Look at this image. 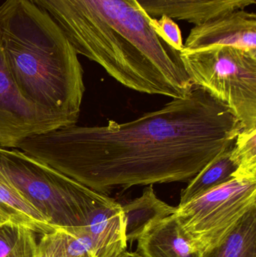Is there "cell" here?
I'll list each match as a JSON object with an SVG mask.
<instances>
[{"instance_id":"7a4b0ae2","label":"cell","mask_w":256,"mask_h":257,"mask_svg":"<svg viewBox=\"0 0 256 257\" xmlns=\"http://www.w3.org/2000/svg\"><path fill=\"white\" fill-rule=\"evenodd\" d=\"M78 54L139 93L184 97L194 84L180 51L152 28L135 0H45Z\"/></svg>"},{"instance_id":"7c38bea8","label":"cell","mask_w":256,"mask_h":257,"mask_svg":"<svg viewBox=\"0 0 256 257\" xmlns=\"http://www.w3.org/2000/svg\"><path fill=\"white\" fill-rule=\"evenodd\" d=\"M36 257H99L91 237L81 227L57 228L43 234Z\"/></svg>"},{"instance_id":"2e32d148","label":"cell","mask_w":256,"mask_h":257,"mask_svg":"<svg viewBox=\"0 0 256 257\" xmlns=\"http://www.w3.org/2000/svg\"><path fill=\"white\" fill-rule=\"evenodd\" d=\"M36 233L19 223L0 226V257H36Z\"/></svg>"},{"instance_id":"9a60e30c","label":"cell","mask_w":256,"mask_h":257,"mask_svg":"<svg viewBox=\"0 0 256 257\" xmlns=\"http://www.w3.org/2000/svg\"><path fill=\"white\" fill-rule=\"evenodd\" d=\"M200 257H256V208L246 213L221 242Z\"/></svg>"},{"instance_id":"9c48e42d","label":"cell","mask_w":256,"mask_h":257,"mask_svg":"<svg viewBox=\"0 0 256 257\" xmlns=\"http://www.w3.org/2000/svg\"><path fill=\"white\" fill-rule=\"evenodd\" d=\"M150 18L169 17L198 25L255 5L256 0H135Z\"/></svg>"},{"instance_id":"ba28073f","label":"cell","mask_w":256,"mask_h":257,"mask_svg":"<svg viewBox=\"0 0 256 257\" xmlns=\"http://www.w3.org/2000/svg\"><path fill=\"white\" fill-rule=\"evenodd\" d=\"M225 45L256 53V15L239 9L192 27L186 49Z\"/></svg>"},{"instance_id":"277c9868","label":"cell","mask_w":256,"mask_h":257,"mask_svg":"<svg viewBox=\"0 0 256 257\" xmlns=\"http://www.w3.org/2000/svg\"><path fill=\"white\" fill-rule=\"evenodd\" d=\"M0 163L12 185L55 229L84 227L108 196L17 148L0 147Z\"/></svg>"},{"instance_id":"5b68a950","label":"cell","mask_w":256,"mask_h":257,"mask_svg":"<svg viewBox=\"0 0 256 257\" xmlns=\"http://www.w3.org/2000/svg\"><path fill=\"white\" fill-rule=\"evenodd\" d=\"M194 85L226 105L241 131L256 128V53L210 45L180 51Z\"/></svg>"},{"instance_id":"3957f363","label":"cell","mask_w":256,"mask_h":257,"mask_svg":"<svg viewBox=\"0 0 256 257\" xmlns=\"http://www.w3.org/2000/svg\"><path fill=\"white\" fill-rule=\"evenodd\" d=\"M0 44L21 94L54 113L79 118L85 86L78 53L48 14L29 0L0 6Z\"/></svg>"},{"instance_id":"8992f818","label":"cell","mask_w":256,"mask_h":257,"mask_svg":"<svg viewBox=\"0 0 256 257\" xmlns=\"http://www.w3.org/2000/svg\"><path fill=\"white\" fill-rule=\"evenodd\" d=\"M256 208V180L233 178L176 207L174 217L194 248L202 253L222 241Z\"/></svg>"},{"instance_id":"ac0fdd59","label":"cell","mask_w":256,"mask_h":257,"mask_svg":"<svg viewBox=\"0 0 256 257\" xmlns=\"http://www.w3.org/2000/svg\"><path fill=\"white\" fill-rule=\"evenodd\" d=\"M150 24L155 33L168 45L178 51L183 49L181 30L174 20L163 15L159 18H150Z\"/></svg>"},{"instance_id":"ffe728a7","label":"cell","mask_w":256,"mask_h":257,"mask_svg":"<svg viewBox=\"0 0 256 257\" xmlns=\"http://www.w3.org/2000/svg\"><path fill=\"white\" fill-rule=\"evenodd\" d=\"M117 257H141L139 255L137 254L135 252H126L124 251Z\"/></svg>"},{"instance_id":"8fae6325","label":"cell","mask_w":256,"mask_h":257,"mask_svg":"<svg viewBox=\"0 0 256 257\" xmlns=\"http://www.w3.org/2000/svg\"><path fill=\"white\" fill-rule=\"evenodd\" d=\"M153 187V185L147 186L140 197L122 205L127 242L137 241L153 223L175 212L176 207L160 200Z\"/></svg>"},{"instance_id":"52a82bcc","label":"cell","mask_w":256,"mask_h":257,"mask_svg":"<svg viewBox=\"0 0 256 257\" xmlns=\"http://www.w3.org/2000/svg\"><path fill=\"white\" fill-rule=\"evenodd\" d=\"M78 120L29 102L11 75L0 44V147L17 148L27 138L76 124Z\"/></svg>"},{"instance_id":"6da1fadb","label":"cell","mask_w":256,"mask_h":257,"mask_svg":"<svg viewBox=\"0 0 256 257\" xmlns=\"http://www.w3.org/2000/svg\"><path fill=\"white\" fill-rule=\"evenodd\" d=\"M241 132L226 105L202 87L126 123L62 126L17 147L102 194L135 186L188 183Z\"/></svg>"},{"instance_id":"5bb4252c","label":"cell","mask_w":256,"mask_h":257,"mask_svg":"<svg viewBox=\"0 0 256 257\" xmlns=\"http://www.w3.org/2000/svg\"><path fill=\"white\" fill-rule=\"evenodd\" d=\"M0 208L36 233L54 230L44 216L12 185L0 163Z\"/></svg>"},{"instance_id":"e0dca14e","label":"cell","mask_w":256,"mask_h":257,"mask_svg":"<svg viewBox=\"0 0 256 257\" xmlns=\"http://www.w3.org/2000/svg\"><path fill=\"white\" fill-rule=\"evenodd\" d=\"M232 153L238 163L233 177L256 180V128L239 133L234 141Z\"/></svg>"},{"instance_id":"4fadbf2b","label":"cell","mask_w":256,"mask_h":257,"mask_svg":"<svg viewBox=\"0 0 256 257\" xmlns=\"http://www.w3.org/2000/svg\"><path fill=\"white\" fill-rule=\"evenodd\" d=\"M233 145L216 156L188 182L187 187L180 193L178 205H183L234 178L233 175L238 168V163L233 155Z\"/></svg>"},{"instance_id":"30bf717a","label":"cell","mask_w":256,"mask_h":257,"mask_svg":"<svg viewBox=\"0 0 256 257\" xmlns=\"http://www.w3.org/2000/svg\"><path fill=\"white\" fill-rule=\"evenodd\" d=\"M135 253L141 257H200L186 238L174 214L147 228L137 239Z\"/></svg>"},{"instance_id":"d6986e66","label":"cell","mask_w":256,"mask_h":257,"mask_svg":"<svg viewBox=\"0 0 256 257\" xmlns=\"http://www.w3.org/2000/svg\"><path fill=\"white\" fill-rule=\"evenodd\" d=\"M7 223H19V224H21L15 217H12V215L0 208V226L7 224Z\"/></svg>"}]
</instances>
